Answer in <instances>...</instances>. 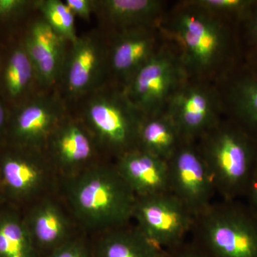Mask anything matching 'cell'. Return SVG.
Segmentation results:
<instances>
[{
	"label": "cell",
	"mask_w": 257,
	"mask_h": 257,
	"mask_svg": "<svg viewBox=\"0 0 257 257\" xmlns=\"http://www.w3.org/2000/svg\"><path fill=\"white\" fill-rule=\"evenodd\" d=\"M3 202H2V201H1V200H0V205H1V204H3Z\"/></svg>",
	"instance_id": "cell-35"
},
{
	"label": "cell",
	"mask_w": 257,
	"mask_h": 257,
	"mask_svg": "<svg viewBox=\"0 0 257 257\" xmlns=\"http://www.w3.org/2000/svg\"><path fill=\"white\" fill-rule=\"evenodd\" d=\"M107 40L100 30L79 35L69 44L59 83L61 95L72 107L109 82Z\"/></svg>",
	"instance_id": "cell-8"
},
{
	"label": "cell",
	"mask_w": 257,
	"mask_h": 257,
	"mask_svg": "<svg viewBox=\"0 0 257 257\" xmlns=\"http://www.w3.org/2000/svg\"><path fill=\"white\" fill-rule=\"evenodd\" d=\"M239 32L243 54L257 49V5L248 18L240 24Z\"/></svg>",
	"instance_id": "cell-28"
},
{
	"label": "cell",
	"mask_w": 257,
	"mask_h": 257,
	"mask_svg": "<svg viewBox=\"0 0 257 257\" xmlns=\"http://www.w3.org/2000/svg\"><path fill=\"white\" fill-rule=\"evenodd\" d=\"M18 33L33 64L40 89H57L70 43L51 28L37 11Z\"/></svg>",
	"instance_id": "cell-15"
},
{
	"label": "cell",
	"mask_w": 257,
	"mask_h": 257,
	"mask_svg": "<svg viewBox=\"0 0 257 257\" xmlns=\"http://www.w3.org/2000/svg\"><path fill=\"white\" fill-rule=\"evenodd\" d=\"M243 197L246 198V205L257 216V162Z\"/></svg>",
	"instance_id": "cell-31"
},
{
	"label": "cell",
	"mask_w": 257,
	"mask_h": 257,
	"mask_svg": "<svg viewBox=\"0 0 257 257\" xmlns=\"http://www.w3.org/2000/svg\"><path fill=\"white\" fill-rule=\"evenodd\" d=\"M166 112L184 141L196 143L224 116L215 83L188 78L172 98Z\"/></svg>",
	"instance_id": "cell-11"
},
{
	"label": "cell",
	"mask_w": 257,
	"mask_h": 257,
	"mask_svg": "<svg viewBox=\"0 0 257 257\" xmlns=\"http://www.w3.org/2000/svg\"><path fill=\"white\" fill-rule=\"evenodd\" d=\"M196 216L171 192L137 197L133 221L160 249L183 242L190 236Z\"/></svg>",
	"instance_id": "cell-10"
},
{
	"label": "cell",
	"mask_w": 257,
	"mask_h": 257,
	"mask_svg": "<svg viewBox=\"0 0 257 257\" xmlns=\"http://www.w3.org/2000/svg\"><path fill=\"white\" fill-rule=\"evenodd\" d=\"M65 204L78 227L101 233L132 223L137 197L116 170L104 160L60 181Z\"/></svg>",
	"instance_id": "cell-2"
},
{
	"label": "cell",
	"mask_w": 257,
	"mask_h": 257,
	"mask_svg": "<svg viewBox=\"0 0 257 257\" xmlns=\"http://www.w3.org/2000/svg\"><path fill=\"white\" fill-rule=\"evenodd\" d=\"M189 237L209 257H257V216L239 199L214 201Z\"/></svg>",
	"instance_id": "cell-5"
},
{
	"label": "cell",
	"mask_w": 257,
	"mask_h": 257,
	"mask_svg": "<svg viewBox=\"0 0 257 257\" xmlns=\"http://www.w3.org/2000/svg\"><path fill=\"white\" fill-rule=\"evenodd\" d=\"M0 257H40L23 211L5 203L0 205Z\"/></svg>",
	"instance_id": "cell-23"
},
{
	"label": "cell",
	"mask_w": 257,
	"mask_h": 257,
	"mask_svg": "<svg viewBox=\"0 0 257 257\" xmlns=\"http://www.w3.org/2000/svg\"><path fill=\"white\" fill-rule=\"evenodd\" d=\"M75 17L89 22L94 14L93 0H65L64 1Z\"/></svg>",
	"instance_id": "cell-30"
},
{
	"label": "cell",
	"mask_w": 257,
	"mask_h": 257,
	"mask_svg": "<svg viewBox=\"0 0 257 257\" xmlns=\"http://www.w3.org/2000/svg\"><path fill=\"white\" fill-rule=\"evenodd\" d=\"M160 257H209L189 240L161 251Z\"/></svg>",
	"instance_id": "cell-29"
},
{
	"label": "cell",
	"mask_w": 257,
	"mask_h": 257,
	"mask_svg": "<svg viewBox=\"0 0 257 257\" xmlns=\"http://www.w3.org/2000/svg\"><path fill=\"white\" fill-rule=\"evenodd\" d=\"M195 144L221 199L244 197L257 162V145L252 139L223 116Z\"/></svg>",
	"instance_id": "cell-4"
},
{
	"label": "cell",
	"mask_w": 257,
	"mask_h": 257,
	"mask_svg": "<svg viewBox=\"0 0 257 257\" xmlns=\"http://www.w3.org/2000/svg\"><path fill=\"white\" fill-rule=\"evenodd\" d=\"M40 90L33 64L18 33L0 54V94L12 109Z\"/></svg>",
	"instance_id": "cell-17"
},
{
	"label": "cell",
	"mask_w": 257,
	"mask_h": 257,
	"mask_svg": "<svg viewBox=\"0 0 257 257\" xmlns=\"http://www.w3.org/2000/svg\"><path fill=\"white\" fill-rule=\"evenodd\" d=\"M104 34L107 40L109 82L122 88L165 41L160 25Z\"/></svg>",
	"instance_id": "cell-14"
},
{
	"label": "cell",
	"mask_w": 257,
	"mask_h": 257,
	"mask_svg": "<svg viewBox=\"0 0 257 257\" xmlns=\"http://www.w3.org/2000/svg\"><path fill=\"white\" fill-rule=\"evenodd\" d=\"M53 194L38 199L22 210L40 257H46L77 235V224L68 208L65 209Z\"/></svg>",
	"instance_id": "cell-16"
},
{
	"label": "cell",
	"mask_w": 257,
	"mask_h": 257,
	"mask_svg": "<svg viewBox=\"0 0 257 257\" xmlns=\"http://www.w3.org/2000/svg\"><path fill=\"white\" fill-rule=\"evenodd\" d=\"M46 257H94L92 244L85 236L77 234Z\"/></svg>",
	"instance_id": "cell-27"
},
{
	"label": "cell",
	"mask_w": 257,
	"mask_h": 257,
	"mask_svg": "<svg viewBox=\"0 0 257 257\" xmlns=\"http://www.w3.org/2000/svg\"><path fill=\"white\" fill-rule=\"evenodd\" d=\"M94 15L105 34L160 25L169 8L162 0H93Z\"/></svg>",
	"instance_id": "cell-19"
},
{
	"label": "cell",
	"mask_w": 257,
	"mask_h": 257,
	"mask_svg": "<svg viewBox=\"0 0 257 257\" xmlns=\"http://www.w3.org/2000/svg\"><path fill=\"white\" fill-rule=\"evenodd\" d=\"M242 66L248 73L257 79V49L244 52Z\"/></svg>",
	"instance_id": "cell-33"
},
{
	"label": "cell",
	"mask_w": 257,
	"mask_h": 257,
	"mask_svg": "<svg viewBox=\"0 0 257 257\" xmlns=\"http://www.w3.org/2000/svg\"><path fill=\"white\" fill-rule=\"evenodd\" d=\"M71 109L87 126L106 160L114 161L138 148L144 115L130 100L124 88L108 82Z\"/></svg>",
	"instance_id": "cell-3"
},
{
	"label": "cell",
	"mask_w": 257,
	"mask_h": 257,
	"mask_svg": "<svg viewBox=\"0 0 257 257\" xmlns=\"http://www.w3.org/2000/svg\"><path fill=\"white\" fill-rule=\"evenodd\" d=\"M45 151L60 181L106 160L90 132L72 109L49 138Z\"/></svg>",
	"instance_id": "cell-13"
},
{
	"label": "cell",
	"mask_w": 257,
	"mask_h": 257,
	"mask_svg": "<svg viewBox=\"0 0 257 257\" xmlns=\"http://www.w3.org/2000/svg\"><path fill=\"white\" fill-rule=\"evenodd\" d=\"M92 244L94 257H160L162 251L132 223L98 234Z\"/></svg>",
	"instance_id": "cell-21"
},
{
	"label": "cell",
	"mask_w": 257,
	"mask_h": 257,
	"mask_svg": "<svg viewBox=\"0 0 257 257\" xmlns=\"http://www.w3.org/2000/svg\"><path fill=\"white\" fill-rule=\"evenodd\" d=\"M203 10L239 24L251 14L257 0H191Z\"/></svg>",
	"instance_id": "cell-26"
},
{
	"label": "cell",
	"mask_w": 257,
	"mask_h": 257,
	"mask_svg": "<svg viewBox=\"0 0 257 257\" xmlns=\"http://www.w3.org/2000/svg\"><path fill=\"white\" fill-rule=\"evenodd\" d=\"M113 162L137 197L170 192L167 161L137 148Z\"/></svg>",
	"instance_id": "cell-20"
},
{
	"label": "cell",
	"mask_w": 257,
	"mask_h": 257,
	"mask_svg": "<svg viewBox=\"0 0 257 257\" xmlns=\"http://www.w3.org/2000/svg\"><path fill=\"white\" fill-rule=\"evenodd\" d=\"M60 179L45 150L0 145V200L25 209L53 194Z\"/></svg>",
	"instance_id": "cell-6"
},
{
	"label": "cell",
	"mask_w": 257,
	"mask_h": 257,
	"mask_svg": "<svg viewBox=\"0 0 257 257\" xmlns=\"http://www.w3.org/2000/svg\"><path fill=\"white\" fill-rule=\"evenodd\" d=\"M167 163L170 192L199 215L214 202L216 192L195 143L182 140Z\"/></svg>",
	"instance_id": "cell-12"
},
{
	"label": "cell",
	"mask_w": 257,
	"mask_h": 257,
	"mask_svg": "<svg viewBox=\"0 0 257 257\" xmlns=\"http://www.w3.org/2000/svg\"><path fill=\"white\" fill-rule=\"evenodd\" d=\"M37 10L51 28L69 43L77 40L76 17L64 1L38 0Z\"/></svg>",
	"instance_id": "cell-24"
},
{
	"label": "cell",
	"mask_w": 257,
	"mask_h": 257,
	"mask_svg": "<svg viewBox=\"0 0 257 257\" xmlns=\"http://www.w3.org/2000/svg\"><path fill=\"white\" fill-rule=\"evenodd\" d=\"M70 111L58 89H41L11 109L3 143L45 150L52 134Z\"/></svg>",
	"instance_id": "cell-9"
},
{
	"label": "cell",
	"mask_w": 257,
	"mask_h": 257,
	"mask_svg": "<svg viewBox=\"0 0 257 257\" xmlns=\"http://www.w3.org/2000/svg\"><path fill=\"white\" fill-rule=\"evenodd\" d=\"M223 114L242 128L257 145V79L242 64L216 83Z\"/></svg>",
	"instance_id": "cell-18"
},
{
	"label": "cell",
	"mask_w": 257,
	"mask_h": 257,
	"mask_svg": "<svg viewBox=\"0 0 257 257\" xmlns=\"http://www.w3.org/2000/svg\"><path fill=\"white\" fill-rule=\"evenodd\" d=\"M160 28L178 50L189 78L216 84L242 64L239 24L209 13L191 0L169 6Z\"/></svg>",
	"instance_id": "cell-1"
},
{
	"label": "cell",
	"mask_w": 257,
	"mask_h": 257,
	"mask_svg": "<svg viewBox=\"0 0 257 257\" xmlns=\"http://www.w3.org/2000/svg\"><path fill=\"white\" fill-rule=\"evenodd\" d=\"M38 0H0V35L10 37L20 31L37 13Z\"/></svg>",
	"instance_id": "cell-25"
},
{
	"label": "cell",
	"mask_w": 257,
	"mask_h": 257,
	"mask_svg": "<svg viewBox=\"0 0 257 257\" xmlns=\"http://www.w3.org/2000/svg\"><path fill=\"white\" fill-rule=\"evenodd\" d=\"M11 109L0 94V145L5 142Z\"/></svg>",
	"instance_id": "cell-32"
},
{
	"label": "cell",
	"mask_w": 257,
	"mask_h": 257,
	"mask_svg": "<svg viewBox=\"0 0 257 257\" xmlns=\"http://www.w3.org/2000/svg\"><path fill=\"white\" fill-rule=\"evenodd\" d=\"M188 78L178 50L165 39L124 90L144 116L155 114L166 110L172 98Z\"/></svg>",
	"instance_id": "cell-7"
},
{
	"label": "cell",
	"mask_w": 257,
	"mask_h": 257,
	"mask_svg": "<svg viewBox=\"0 0 257 257\" xmlns=\"http://www.w3.org/2000/svg\"><path fill=\"white\" fill-rule=\"evenodd\" d=\"M182 141L177 126L166 111L143 116L139 130L140 150L168 161Z\"/></svg>",
	"instance_id": "cell-22"
},
{
	"label": "cell",
	"mask_w": 257,
	"mask_h": 257,
	"mask_svg": "<svg viewBox=\"0 0 257 257\" xmlns=\"http://www.w3.org/2000/svg\"><path fill=\"white\" fill-rule=\"evenodd\" d=\"M11 37L8 38V37H3L0 35V54H1L3 49H4L5 45H6L7 42H8V40H9Z\"/></svg>",
	"instance_id": "cell-34"
}]
</instances>
